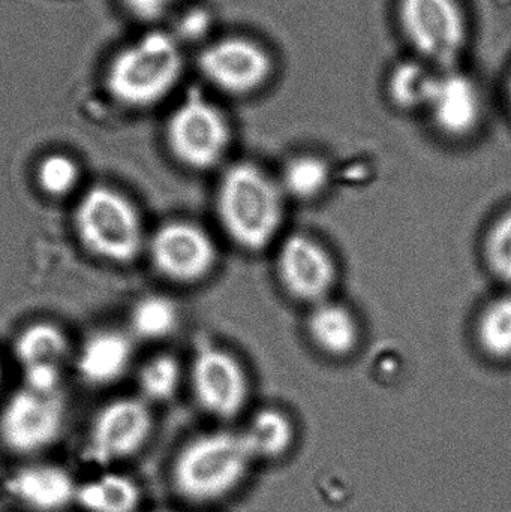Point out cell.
Here are the masks:
<instances>
[{"instance_id":"6da1fadb","label":"cell","mask_w":511,"mask_h":512,"mask_svg":"<svg viewBox=\"0 0 511 512\" xmlns=\"http://www.w3.org/2000/svg\"><path fill=\"white\" fill-rule=\"evenodd\" d=\"M216 213L234 245L243 251H264L275 243L284 225L285 194L263 168L240 162L221 177Z\"/></svg>"},{"instance_id":"7a4b0ae2","label":"cell","mask_w":511,"mask_h":512,"mask_svg":"<svg viewBox=\"0 0 511 512\" xmlns=\"http://www.w3.org/2000/svg\"><path fill=\"white\" fill-rule=\"evenodd\" d=\"M183 72L185 56L179 41L162 30H149L111 59L105 84L117 104L144 110L170 96Z\"/></svg>"},{"instance_id":"3957f363","label":"cell","mask_w":511,"mask_h":512,"mask_svg":"<svg viewBox=\"0 0 511 512\" xmlns=\"http://www.w3.org/2000/svg\"><path fill=\"white\" fill-rule=\"evenodd\" d=\"M252 457L243 435L215 432L183 445L171 465V484L183 501L206 504L233 492Z\"/></svg>"},{"instance_id":"277c9868","label":"cell","mask_w":511,"mask_h":512,"mask_svg":"<svg viewBox=\"0 0 511 512\" xmlns=\"http://www.w3.org/2000/svg\"><path fill=\"white\" fill-rule=\"evenodd\" d=\"M395 17L411 56L441 71L462 65L471 42L462 0H396Z\"/></svg>"},{"instance_id":"5b68a950","label":"cell","mask_w":511,"mask_h":512,"mask_svg":"<svg viewBox=\"0 0 511 512\" xmlns=\"http://www.w3.org/2000/svg\"><path fill=\"white\" fill-rule=\"evenodd\" d=\"M74 228L87 252L114 264L134 261L144 246L137 207L108 186H93L78 201Z\"/></svg>"},{"instance_id":"8992f818","label":"cell","mask_w":511,"mask_h":512,"mask_svg":"<svg viewBox=\"0 0 511 512\" xmlns=\"http://www.w3.org/2000/svg\"><path fill=\"white\" fill-rule=\"evenodd\" d=\"M197 68L204 81L219 93L231 98H249L272 84L278 62L260 39L224 35L201 48Z\"/></svg>"},{"instance_id":"52a82bcc","label":"cell","mask_w":511,"mask_h":512,"mask_svg":"<svg viewBox=\"0 0 511 512\" xmlns=\"http://www.w3.org/2000/svg\"><path fill=\"white\" fill-rule=\"evenodd\" d=\"M165 140L171 155L191 170L216 167L231 146L233 129L225 111L203 95H189L168 117Z\"/></svg>"},{"instance_id":"ba28073f","label":"cell","mask_w":511,"mask_h":512,"mask_svg":"<svg viewBox=\"0 0 511 512\" xmlns=\"http://www.w3.org/2000/svg\"><path fill=\"white\" fill-rule=\"evenodd\" d=\"M65 424L63 393L21 387L0 409V445L14 456H36L59 441Z\"/></svg>"},{"instance_id":"9c48e42d","label":"cell","mask_w":511,"mask_h":512,"mask_svg":"<svg viewBox=\"0 0 511 512\" xmlns=\"http://www.w3.org/2000/svg\"><path fill=\"white\" fill-rule=\"evenodd\" d=\"M152 433L149 403L141 397H120L96 412L87 435L86 453L98 465L122 462L137 456Z\"/></svg>"},{"instance_id":"30bf717a","label":"cell","mask_w":511,"mask_h":512,"mask_svg":"<svg viewBox=\"0 0 511 512\" xmlns=\"http://www.w3.org/2000/svg\"><path fill=\"white\" fill-rule=\"evenodd\" d=\"M149 255L159 274L183 285L206 279L218 262L212 237L188 221H171L159 227L150 239Z\"/></svg>"},{"instance_id":"8fae6325","label":"cell","mask_w":511,"mask_h":512,"mask_svg":"<svg viewBox=\"0 0 511 512\" xmlns=\"http://www.w3.org/2000/svg\"><path fill=\"white\" fill-rule=\"evenodd\" d=\"M276 267L287 294L309 306L329 300L338 280L332 254L318 240L302 233L281 243Z\"/></svg>"},{"instance_id":"7c38bea8","label":"cell","mask_w":511,"mask_h":512,"mask_svg":"<svg viewBox=\"0 0 511 512\" xmlns=\"http://www.w3.org/2000/svg\"><path fill=\"white\" fill-rule=\"evenodd\" d=\"M191 385L198 405L218 418L236 417L249 396L245 367L231 352L215 346H206L195 355Z\"/></svg>"},{"instance_id":"4fadbf2b","label":"cell","mask_w":511,"mask_h":512,"mask_svg":"<svg viewBox=\"0 0 511 512\" xmlns=\"http://www.w3.org/2000/svg\"><path fill=\"white\" fill-rule=\"evenodd\" d=\"M425 113L444 137L453 140L473 137L485 122L482 87L462 66L443 69L438 72Z\"/></svg>"},{"instance_id":"5bb4252c","label":"cell","mask_w":511,"mask_h":512,"mask_svg":"<svg viewBox=\"0 0 511 512\" xmlns=\"http://www.w3.org/2000/svg\"><path fill=\"white\" fill-rule=\"evenodd\" d=\"M78 483L65 468L53 463L21 466L9 478L15 501L33 512H62L75 505Z\"/></svg>"},{"instance_id":"9a60e30c","label":"cell","mask_w":511,"mask_h":512,"mask_svg":"<svg viewBox=\"0 0 511 512\" xmlns=\"http://www.w3.org/2000/svg\"><path fill=\"white\" fill-rule=\"evenodd\" d=\"M134 346L123 331L98 330L90 334L75 358L78 375L86 384L105 387L119 381L131 366Z\"/></svg>"},{"instance_id":"2e32d148","label":"cell","mask_w":511,"mask_h":512,"mask_svg":"<svg viewBox=\"0 0 511 512\" xmlns=\"http://www.w3.org/2000/svg\"><path fill=\"white\" fill-rule=\"evenodd\" d=\"M312 343L330 357H347L360 342V325L347 306L326 300L312 306L308 318Z\"/></svg>"},{"instance_id":"e0dca14e","label":"cell","mask_w":511,"mask_h":512,"mask_svg":"<svg viewBox=\"0 0 511 512\" xmlns=\"http://www.w3.org/2000/svg\"><path fill=\"white\" fill-rule=\"evenodd\" d=\"M440 71L414 56L398 60L384 78L387 99L396 110L425 113Z\"/></svg>"},{"instance_id":"ac0fdd59","label":"cell","mask_w":511,"mask_h":512,"mask_svg":"<svg viewBox=\"0 0 511 512\" xmlns=\"http://www.w3.org/2000/svg\"><path fill=\"white\" fill-rule=\"evenodd\" d=\"M141 499L143 495L134 478L105 472L78 484L75 505L84 512H137Z\"/></svg>"},{"instance_id":"d6986e66","label":"cell","mask_w":511,"mask_h":512,"mask_svg":"<svg viewBox=\"0 0 511 512\" xmlns=\"http://www.w3.org/2000/svg\"><path fill=\"white\" fill-rule=\"evenodd\" d=\"M14 352L21 369L35 366L63 367L69 355V343L56 325L36 322L18 334Z\"/></svg>"},{"instance_id":"ffe728a7","label":"cell","mask_w":511,"mask_h":512,"mask_svg":"<svg viewBox=\"0 0 511 512\" xmlns=\"http://www.w3.org/2000/svg\"><path fill=\"white\" fill-rule=\"evenodd\" d=\"M476 336L483 354L500 363L511 361V289L483 307Z\"/></svg>"},{"instance_id":"44dd1931","label":"cell","mask_w":511,"mask_h":512,"mask_svg":"<svg viewBox=\"0 0 511 512\" xmlns=\"http://www.w3.org/2000/svg\"><path fill=\"white\" fill-rule=\"evenodd\" d=\"M332 170L329 162L317 155L291 158L278 180L285 197L309 201L321 197L329 188Z\"/></svg>"},{"instance_id":"7402d4cb","label":"cell","mask_w":511,"mask_h":512,"mask_svg":"<svg viewBox=\"0 0 511 512\" xmlns=\"http://www.w3.org/2000/svg\"><path fill=\"white\" fill-rule=\"evenodd\" d=\"M180 312L170 297L150 294L132 306L129 315L132 334L144 340H161L179 327Z\"/></svg>"},{"instance_id":"603a6c76","label":"cell","mask_w":511,"mask_h":512,"mask_svg":"<svg viewBox=\"0 0 511 512\" xmlns=\"http://www.w3.org/2000/svg\"><path fill=\"white\" fill-rule=\"evenodd\" d=\"M242 435L252 457H278L290 448L294 429L287 415L276 409H263Z\"/></svg>"},{"instance_id":"cb8c5ba5","label":"cell","mask_w":511,"mask_h":512,"mask_svg":"<svg viewBox=\"0 0 511 512\" xmlns=\"http://www.w3.org/2000/svg\"><path fill=\"white\" fill-rule=\"evenodd\" d=\"M137 382L144 402H168L176 396L182 382L179 361L171 355L150 358L141 366Z\"/></svg>"},{"instance_id":"d4e9b609","label":"cell","mask_w":511,"mask_h":512,"mask_svg":"<svg viewBox=\"0 0 511 512\" xmlns=\"http://www.w3.org/2000/svg\"><path fill=\"white\" fill-rule=\"evenodd\" d=\"M483 251L491 273L511 289V207L489 225Z\"/></svg>"},{"instance_id":"484cf974","label":"cell","mask_w":511,"mask_h":512,"mask_svg":"<svg viewBox=\"0 0 511 512\" xmlns=\"http://www.w3.org/2000/svg\"><path fill=\"white\" fill-rule=\"evenodd\" d=\"M80 168L74 159L63 153H51L36 168V183L48 197H63L77 186Z\"/></svg>"},{"instance_id":"4316f807","label":"cell","mask_w":511,"mask_h":512,"mask_svg":"<svg viewBox=\"0 0 511 512\" xmlns=\"http://www.w3.org/2000/svg\"><path fill=\"white\" fill-rule=\"evenodd\" d=\"M126 11L144 23H152L164 17L179 0H122Z\"/></svg>"},{"instance_id":"83f0119b","label":"cell","mask_w":511,"mask_h":512,"mask_svg":"<svg viewBox=\"0 0 511 512\" xmlns=\"http://www.w3.org/2000/svg\"><path fill=\"white\" fill-rule=\"evenodd\" d=\"M504 96H506V104L511 116V68L506 77V84H504Z\"/></svg>"},{"instance_id":"f1b7e54d","label":"cell","mask_w":511,"mask_h":512,"mask_svg":"<svg viewBox=\"0 0 511 512\" xmlns=\"http://www.w3.org/2000/svg\"><path fill=\"white\" fill-rule=\"evenodd\" d=\"M0 382H2V367H0Z\"/></svg>"},{"instance_id":"f546056e","label":"cell","mask_w":511,"mask_h":512,"mask_svg":"<svg viewBox=\"0 0 511 512\" xmlns=\"http://www.w3.org/2000/svg\"><path fill=\"white\" fill-rule=\"evenodd\" d=\"M153 512H168V511H153Z\"/></svg>"}]
</instances>
